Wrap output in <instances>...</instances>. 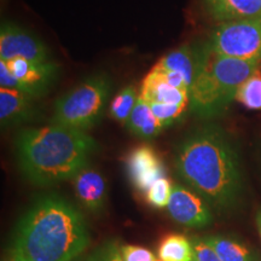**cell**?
I'll use <instances>...</instances> for the list:
<instances>
[{
  "label": "cell",
  "instance_id": "cell-1",
  "mask_svg": "<svg viewBox=\"0 0 261 261\" xmlns=\"http://www.w3.org/2000/svg\"><path fill=\"white\" fill-rule=\"evenodd\" d=\"M174 165L179 177L212 207H231L242 190L236 150L215 125L189 133L177 148Z\"/></svg>",
  "mask_w": 261,
  "mask_h": 261
},
{
  "label": "cell",
  "instance_id": "cell-2",
  "mask_svg": "<svg viewBox=\"0 0 261 261\" xmlns=\"http://www.w3.org/2000/svg\"><path fill=\"white\" fill-rule=\"evenodd\" d=\"M89 240L84 217L73 204L60 196H44L16 227L12 261H73Z\"/></svg>",
  "mask_w": 261,
  "mask_h": 261
},
{
  "label": "cell",
  "instance_id": "cell-3",
  "mask_svg": "<svg viewBox=\"0 0 261 261\" xmlns=\"http://www.w3.org/2000/svg\"><path fill=\"white\" fill-rule=\"evenodd\" d=\"M97 143L86 132L55 125L22 130L16 138L18 167L38 187L74 179L86 168Z\"/></svg>",
  "mask_w": 261,
  "mask_h": 261
},
{
  "label": "cell",
  "instance_id": "cell-4",
  "mask_svg": "<svg viewBox=\"0 0 261 261\" xmlns=\"http://www.w3.org/2000/svg\"><path fill=\"white\" fill-rule=\"evenodd\" d=\"M261 63L221 56L202 45L197 74L189 92L191 112L202 119H212L224 114L238 90L253 75L259 73Z\"/></svg>",
  "mask_w": 261,
  "mask_h": 261
},
{
  "label": "cell",
  "instance_id": "cell-5",
  "mask_svg": "<svg viewBox=\"0 0 261 261\" xmlns=\"http://www.w3.org/2000/svg\"><path fill=\"white\" fill-rule=\"evenodd\" d=\"M106 75H93L58 98L51 123L86 132L97 125L110 94Z\"/></svg>",
  "mask_w": 261,
  "mask_h": 261
},
{
  "label": "cell",
  "instance_id": "cell-6",
  "mask_svg": "<svg viewBox=\"0 0 261 261\" xmlns=\"http://www.w3.org/2000/svg\"><path fill=\"white\" fill-rule=\"evenodd\" d=\"M205 45L221 56L261 63V18L219 23Z\"/></svg>",
  "mask_w": 261,
  "mask_h": 261
},
{
  "label": "cell",
  "instance_id": "cell-7",
  "mask_svg": "<svg viewBox=\"0 0 261 261\" xmlns=\"http://www.w3.org/2000/svg\"><path fill=\"white\" fill-rule=\"evenodd\" d=\"M24 58L31 62H48L50 54L44 42L19 25L5 22L0 28V60Z\"/></svg>",
  "mask_w": 261,
  "mask_h": 261
},
{
  "label": "cell",
  "instance_id": "cell-8",
  "mask_svg": "<svg viewBox=\"0 0 261 261\" xmlns=\"http://www.w3.org/2000/svg\"><path fill=\"white\" fill-rule=\"evenodd\" d=\"M173 220L189 227H204L212 223L210 204L195 191L174 185L167 205Z\"/></svg>",
  "mask_w": 261,
  "mask_h": 261
},
{
  "label": "cell",
  "instance_id": "cell-9",
  "mask_svg": "<svg viewBox=\"0 0 261 261\" xmlns=\"http://www.w3.org/2000/svg\"><path fill=\"white\" fill-rule=\"evenodd\" d=\"M6 64L22 91L34 98L46 93L58 74L57 64L51 61L31 62L24 58H14Z\"/></svg>",
  "mask_w": 261,
  "mask_h": 261
},
{
  "label": "cell",
  "instance_id": "cell-10",
  "mask_svg": "<svg viewBox=\"0 0 261 261\" xmlns=\"http://www.w3.org/2000/svg\"><path fill=\"white\" fill-rule=\"evenodd\" d=\"M126 168L132 185L143 194H146L156 180L165 177L162 161L148 145H140L129 152Z\"/></svg>",
  "mask_w": 261,
  "mask_h": 261
},
{
  "label": "cell",
  "instance_id": "cell-11",
  "mask_svg": "<svg viewBox=\"0 0 261 261\" xmlns=\"http://www.w3.org/2000/svg\"><path fill=\"white\" fill-rule=\"evenodd\" d=\"M34 97L23 91L0 90V125L11 128L25 123L34 116Z\"/></svg>",
  "mask_w": 261,
  "mask_h": 261
},
{
  "label": "cell",
  "instance_id": "cell-12",
  "mask_svg": "<svg viewBox=\"0 0 261 261\" xmlns=\"http://www.w3.org/2000/svg\"><path fill=\"white\" fill-rule=\"evenodd\" d=\"M204 11L214 21L232 22L261 18V0H202Z\"/></svg>",
  "mask_w": 261,
  "mask_h": 261
},
{
  "label": "cell",
  "instance_id": "cell-13",
  "mask_svg": "<svg viewBox=\"0 0 261 261\" xmlns=\"http://www.w3.org/2000/svg\"><path fill=\"white\" fill-rule=\"evenodd\" d=\"M201 54L202 45L200 46L184 45V46L175 48V50L165 55L154 65V68L159 70L175 71V73L181 74L187 81L189 92H190L196 74H197L198 65H200Z\"/></svg>",
  "mask_w": 261,
  "mask_h": 261
},
{
  "label": "cell",
  "instance_id": "cell-14",
  "mask_svg": "<svg viewBox=\"0 0 261 261\" xmlns=\"http://www.w3.org/2000/svg\"><path fill=\"white\" fill-rule=\"evenodd\" d=\"M140 97L148 104L189 106V93L169 85L163 75L154 68L143 80Z\"/></svg>",
  "mask_w": 261,
  "mask_h": 261
},
{
  "label": "cell",
  "instance_id": "cell-15",
  "mask_svg": "<svg viewBox=\"0 0 261 261\" xmlns=\"http://www.w3.org/2000/svg\"><path fill=\"white\" fill-rule=\"evenodd\" d=\"M77 200L91 212H99L107 200V182L100 173L85 168L74 178Z\"/></svg>",
  "mask_w": 261,
  "mask_h": 261
},
{
  "label": "cell",
  "instance_id": "cell-16",
  "mask_svg": "<svg viewBox=\"0 0 261 261\" xmlns=\"http://www.w3.org/2000/svg\"><path fill=\"white\" fill-rule=\"evenodd\" d=\"M126 126L133 135L144 139L154 138L165 128L161 125V122L156 119L154 113L150 109L149 104L140 96Z\"/></svg>",
  "mask_w": 261,
  "mask_h": 261
},
{
  "label": "cell",
  "instance_id": "cell-17",
  "mask_svg": "<svg viewBox=\"0 0 261 261\" xmlns=\"http://www.w3.org/2000/svg\"><path fill=\"white\" fill-rule=\"evenodd\" d=\"M194 257V244L182 234H168L159 247L161 261H192Z\"/></svg>",
  "mask_w": 261,
  "mask_h": 261
},
{
  "label": "cell",
  "instance_id": "cell-18",
  "mask_svg": "<svg viewBox=\"0 0 261 261\" xmlns=\"http://www.w3.org/2000/svg\"><path fill=\"white\" fill-rule=\"evenodd\" d=\"M204 241L221 261H254L252 253L237 241L223 236H208Z\"/></svg>",
  "mask_w": 261,
  "mask_h": 261
},
{
  "label": "cell",
  "instance_id": "cell-19",
  "mask_svg": "<svg viewBox=\"0 0 261 261\" xmlns=\"http://www.w3.org/2000/svg\"><path fill=\"white\" fill-rule=\"evenodd\" d=\"M138 99L139 96L135 87H125L113 98L110 104V115L121 125H126Z\"/></svg>",
  "mask_w": 261,
  "mask_h": 261
},
{
  "label": "cell",
  "instance_id": "cell-20",
  "mask_svg": "<svg viewBox=\"0 0 261 261\" xmlns=\"http://www.w3.org/2000/svg\"><path fill=\"white\" fill-rule=\"evenodd\" d=\"M236 100L247 109L261 110V74L249 77L238 90Z\"/></svg>",
  "mask_w": 261,
  "mask_h": 261
},
{
  "label": "cell",
  "instance_id": "cell-21",
  "mask_svg": "<svg viewBox=\"0 0 261 261\" xmlns=\"http://www.w3.org/2000/svg\"><path fill=\"white\" fill-rule=\"evenodd\" d=\"M172 190L173 187L171 181L166 177L160 178L150 187L148 192L145 194L146 201L155 208L167 207L169 200H171Z\"/></svg>",
  "mask_w": 261,
  "mask_h": 261
},
{
  "label": "cell",
  "instance_id": "cell-22",
  "mask_svg": "<svg viewBox=\"0 0 261 261\" xmlns=\"http://www.w3.org/2000/svg\"><path fill=\"white\" fill-rule=\"evenodd\" d=\"M150 109L154 113L156 119L163 127H167L182 116L188 106H168V104H149Z\"/></svg>",
  "mask_w": 261,
  "mask_h": 261
},
{
  "label": "cell",
  "instance_id": "cell-23",
  "mask_svg": "<svg viewBox=\"0 0 261 261\" xmlns=\"http://www.w3.org/2000/svg\"><path fill=\"white\" fill-rule=\"evenodd\" d=\"M89 261H123L121 248L115 242H108L103 247L98 248Z\"/></svg>",
  "mask_w": 261,
  "mask_h": 261
},
{
  "label": "cell",
  "instance_id": "cell-24",
  "mask_svg": "<svg viewBox=\"0 0 261 261\" xmlns=\"http://www.w3.org/2000/svg\"><path fill=\"white\" fill-rule=\"evenodd\" d=\"M121 254L123 261H158L154 254L144 247L123 246Z\"/></svg>",
  "mask_w": 261,
  "mask_h": 261
},
{
  "label": "cell",
  "instance_id": "cell-25",
  "mask_svg": "<svg viewBox=\"0 0 261 261\" xmlns=\"http://www.w3.org/2000/svg\"><path fill=\"white\" fill-rule=\"evenodd\" d=\"M195 257L192 261H221L204 238H195L194 242Z\"/></svg>",
  "mask_w": 261,
  "mask_h": 261
},
{
  "label": "cell",
  "instance_id": "cell-26",
  "mask_svg": "<svg viewBox=\"0 0 261 261\" xmlns=\"http://www.w3.org/2000/svg\"><path fill=\"white\" fill-rule=\"evenodd\" d=\"M0 85H2V89L22 91L18 81L10 71L6 62L3 60H0Z\"/></svg>",
  "mask_w": 261,
  "mask_h": 261
},
{
  "label": "cell",
  "instance_id": "cell-27",
  "mask_svg": "<svg viewBox=\"0 0 261 261\" xmlns=\"http://www.w3.org/2000/svg\"><path fill=\"white\" fill-rule=\"evenodd\" d=\"M256 224H257V227H259V232L261 236V212H259L256 215Z\"/></svg>",
  "mask_w": 261,
  "mask_h": 261
},
{
  "label": "cell",
  "instance_id": "cell-28",
  "mask_svg": "<svg viewBox=\"0 0 261 261\" xmlns=\"http://www.w3.org/2000/svg\"><path fill=\"white\" fill-rule=\"evenodd\" d=\"M158 261H161V260H160V259H159V260H158Z\"/></svg>",
  "mask_w": 261,
  "mask_h": 261
}]
</instances>
